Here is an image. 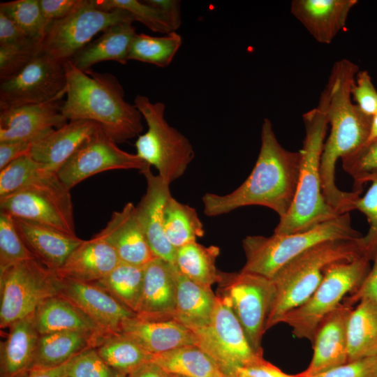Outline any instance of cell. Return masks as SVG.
<instances>
[{"instance_id": "cell-2", "label": "cell", "mask_w": 377, "mask_h": 377, "mask_svg": "<svg viewBox=\"0 0 377 377\" xmlns=\"http://www.w3.org/2000/svg\"><path fill=\"white\" fill-rule=\"evenodd\" d=\"M261 145L256 164L247 179L226 195L205 193L203 212L207 216L228 214L236 209L259 205L283 217L293 203L297 189L301 154L283 148L276 139L271 121L262 124Z\"/></svg>"}, {"instance_id": "cell-54", "label": "cell", "mask_w": 377, "mask_h": 377, "mask_svg": "<svg viewBox=\"0 0 377 377\" xmlns=\"http://www.w3.org/2000/svg\"><path fill=\"white\" fill-rule=\"evenodd\" d=\"M145 1L161 11L172 31H176L179 28L182 24L179 1L147 0Z\"/></svg>"}, {"instance_id": "cell-46", "label": "cell", "mask_w": 377, "mask_h": 377, "mask_svg": "<svg viewBox=\"0 0 377 377\" xmlns=\"http://www.w3.org/2000/svg\"><path fill=\"white\" fill-rule=\"evenodd\" d=\"M355 209L363 213L369 223L368 232L362 239L367 254L372 261L377 253V179L371 182V185L362 197L360 195L355 200Z\"/></svg>"}, {"instance_id": "cell-10", "label": "cell", "mask_w": 377, "mask_h": 377, "mask_svg": "<svg viewBox=\"0 0 377 377\" xmlns=\"http://www.w3.org/2000/svg\"><path fill=\"white\" fill-rule=\"evenodd\" d=\"M59 277L36 259L0 270V327L34 314L47 298L58 295Z\"/></svg>"}, {"instance_id": "cell-42", "label": "cell", "mask_w": 377, "mask_h": 377, "mask_svg": "<svg viewBox=\"0 0 377 377\" xmlns=\"http://www.w3.org/2000/svg\"><path fill=\"white\" fill-rule=\"evenodd\" d=\"M31 259L36 258L20 237L14 217L0 211V270Z\"/></svg>"}, {"instance_id": "cell-52", "label": "cell", "mask_w": 377, "mask_h": 377, "mask_svg": "<svg viewBox=\"0 0 377 377\" xmlns=\"http://www.w3.org/2000/svg\"><path fill=\"white\" fill-rule=\"evenodd\" d=\"M31 38L8 16L0 11V45L20 43Z\"/></svg>"}, {"instance_id": "cell-53", "label": "cell", "mask_w": 377, "mask_h": 377, "mask_svg": "<svg viewBox=\"0 0 377 377\" xmlns=\"http://www.w3.org/2000/svg\"><path fill=\"white\" fill-rule=\"evenodd\" d=\"M31 145L29 141L0 142V170L15 159L28 155Z\"/></svg>"}, {"instance_id": "cell-35", "label": "cell", "mask_w": 377, "mask_h": 377, "mask_svg": "<svg viewBox=\"0 0 377 377\" xmlns=\"http://www.w3.org/2000/svg\"><path fill=\"white\" fill-rule=\"evenodd\" d=\"M164 230L168 240L176 249L196 242L197 238L205 234L195 209L172 195L164 208Z\"/></svg>"}, {"instance_id": "cell-36", "label": "cell", "mask_w": 377, "mask_h": 377, "mask_svg": "<svg viewBox=\"0 0 377 377\" xmlns=\"http://www.w3.org/2000/svg\"><path fill=\"white\" fill-rule=\"evenodd\" d=\"M95 348L109 366L126 376L154 356L121 333L103 336Z\"/></svg>"}, {"instance_id": "cell-43", "label": "cell", "mask_w": 377, "mask_h": 377, "mask_svg": "<svg viewBox=\"0 0 377 377\" xmlns=\"http://www.w3.org/2000/svg\"><path fill=\"white\" fill-rule=\"evenodd\" d=\"M44 168L29 154L12 161L0 170V197L23 187Z\"/></svg>"}, {"instance_id": "cell-11", "label": "cell", "mask_w": 377, "mask_h": 377, "mask_svg": "<svg viewBox=\"0 0 377 377\" xmlns=\"http://www.w3.org/2000/svg\"><path fill=\"white\" fill-rule=\"evenodd\" d=\"M217 283L216 295L229 304L253 349L263 355L262 339L274 297L272 279L241 270L221 272Z\"/></svg>"}, {"instance_id": "cell-38", "label": "cell", "mask_w": 377, "mask_h": 377, "mask_svg": "<svg viewBox=\"0 0 377 377\" xmlns=\"http://www.w3.org/2000/svg\"><path fill=\"white\" fill-rule=\"evenodd\" d=\"M182 43L176 31L163 36L136 34L130 47L128 60L166 67L172 62Z\"/></svg>"}, {"instance_id": "cell-50", "label": "cell", "mask_w": 377, "mask_h": 377, "mask_svg": "<svg viewBox=\"0 0 377 377\" xmlns=\"http://www.w3.org/2000/svg\"><path fill=\"white\" fill-rule=\"evenodd\" d=\"M372 261L374 264L361 286L343 300L350 306L364 299L372 300L377 304V253Z\"/></svg>"}, {"instance_id": "cell-27", "label": "cell", "mask_w": 377, "mask_h": 377, "mask_svg": "<svg viewBox=\"0 0 377 377\" xmlns=\"http://www.w3.org/2000/svg\"><path fill=\"white\" fill-rule=\"evenodd\" d=\"M0 346V377H25L31 368L40 337L33 315L9 327Z\"/></svg>"}, {"instance_id": "cell-9", "label": "cell", "mask_w": 377, "mask_h": 377, "mask_svg": "<svg viewBox=\"0 0 377 377\" xmlns=\"http://www.w3.org/2000/svg\"><path fill=\"white\" fill-rule=\"evenodd\" d=\"M70 191L56 172L45 168L23 187L0 197L1 211L75 236Z\"/></svg>"}, {"instance_id": "cell-5", "label": "cell", "mask_w": 377, "mask_h": 377, "mask_svg": "<svg viewBox=\"0 0 377 377\" xmlns=\"http://www.w3.org/2000/svg\"><path fill=\"white\" fill-rule=\"evenodd\" d=\"M305 128L301 163L295 197L287 214L276 226L274 233L290 234L307 230L340 215L325 201L320 172L321 154L328 121L318 104L302 116Z\"/></svg>"}, {"instance_id": "cell-28", "label": "cell", "mask_w": 377, "mask_h": 377, "mask_svg": "<svg viewBox=\"0 0 377 377\" xmlns=\"http://www.w3.org/2000/svg\"><path fill=\"white\" fill-rule=\"evenodd\" d=\"M173 266L176 282L174 319L194 332L210 323L216 295L213 293L211 286L189 279Z\"/></svg>"}, {"instance_id": "cell-44", "label": "cell", "mask_w": 377, "mask_h": 377, "mask_svg": "<svg viewBox=\"0 0 377 377\" xmlns=\"http://www.w3.org/2000/svg\"><path fill=\"white\" fill-rule=\"evenodd\" d=\"M40 42L27 41L0 45V80L9 78L32 61L40 52Z\"/></svg>"}, {"instance_id": "cell-12", "label": "cell", "mask_w": 377, "mask_h": 377, "mask_svg": "<svg viewBox=\"0 0 377 377\" xmlns=\"http://www.w3.org/2000/svg\"><path fill=\"white\" fill-rule=\"evenodd\" d=\"M125 22H134L127 11L103 10L96 6L94 0H85L68 16L49 24L40 42V52L65 62L89 44L97 34Z\"/></svg>"}, {"instance_id": "cell-3", "label": "cell", "mask_w": 377, "mask_h": 377, "mask_svg": "<svg viewBox=\"0 0 377 377\" xmlns=\"http://www.w3.org/2000/svg\"><path fill=\"white\" fill-rule=\"evenodd\" d=\"M66 94L61 108L68 121L97 123L117 143L125 142L143 130L142 116L124 99V90L112 74L82 71L70 60L64 62Z\"/></svg>"}, {"instance_id": "cell-15", "label": "cell", "mask_w": 377, "mask_h": 377, "mask_svg": "<svg viewBox=\"0 0 377 377\" xmlns=\"http://www.w3.org/2000/svg\"><path fill=\"white\" fill-rule=\"evenodd\" d=\"M150 165L136 154L121 149L99 126L87 138L57 172L60 180L71 189L85 179L112 170H138Z\"/></svg>"}, {"instance_id": "cell-14", "label": "cell", "mask_w": 377, "mask_h": 377, "mask_svg": "<svg viewBox=\"0 0 377 377\" xmlns=\"http://www.w3.org/2000/svg\"><path fill=\"white\" fill-rule=\"evenodd\" d=\"M66 91L64 62L40 52L15 75L0 83V109L51 101Z\"/></svg>"}, {"instance_id": "cell-29", "label": "cell", "mask_w": 377, "mask_h": 377, "mask_svg": "<svg viewBox=\"0 0 377 377\" xmlns=\"http://www.w3.org/2000/svg\"><path fill=\"white\" fill-rule=\"evenodd\" d=\"M132 23L125 22L110 27L99 38L90 42L69 60L82 71L105 61L126 64L131 43L137 34Z\"/></svg>"}, {"instance_id": "cell-13", "label": "cell", "mask_w": 377, "mask_h": 377, "mask_svg": "<svg viewBox=\"0 0 377 377\" xmlns=\"http://www.w3.org/2000/svg\"><path fill=\"white\" fill-rule=\"evenodd\" d=\"M193 332L197 346L214 360L225 375L233 374L237 369L264 359L251 346L229 304L217 295L210 323Z\"/></svg>"}, {"instance_id": "cell-7", "label": "cell", "mask_w": 377, "mask_h": 377, "mask_svg": "<svg viewBox=\"0 0 377 377\" xmlns=\"http://www.w3.org/2000/svg\"><path fill=\"white\" fill-rule=\"evenodd\" d=\"M134 105L145 119L147 130L135 142L136 154L153 165L158 175L170 184L186 172L195 156L189 140L171 126L165 118V105L151 102L143 95H137Z\"/></svg>"}, {"instance_id": "cell-25", "label": "cell", "mask_w": 377, "mask_h": 377, "mask_svg": "<svg viewBox=\"0 0 377 377\" xmlns=\"http://www.w3.org/2000/svg\"><path fill=\"white\" fill-rule=\"evenodd\" d=\"M357 0H293L290 12L319 43L329 44L343 29Z\"/></svg>"}, {"instance_id": "cell-51", "label": "cell", "mask_w": 377, "mask_h": 377, "mask_svg": "<svg viewBox=\"0 0 377 377\" xmlns=\"http://www.w3.org/2000/svg\"><path fill=\"white\" fill-rule=\"evenodd\" d=\"M233 374L239 377H299L297 374L290 375L283 372L265 359L256 364L239 368Z\"/></svg>"}, {"instance_id": "cell-30", "label": "cell", "mask_w": 377, "mask_h": 377, "mask_svg": "<svg viewBox=\"0 0 377 377\" xmlns=\"http://www.w3.org/2000/svg\"><path fill=\"white\" fill-rule=\"evenodd\" d=\"M33 318L40 335L65 331L83 332L98 337L109 334L73 304L58 295L42 302Z\"/></svg>"}, {"instance_id": "cell-39", "label": "cell", "mask_w": 377, "mask_h": 377, "mask_svg": "<svg viewBox=\"0 0 377 377\" xmlns=\"http://www.w3.org/2000/svg\"><path fill=\"white\" fill-rule=\"evenodd\" d=\"M0 11L8 16L31 38L41 41L49 24L39 0H15L0 3Z\"/></svg>"}, {"instance_id": "cell-24", "label": "cell", "mask_w": 377, "mask_h": 377, "mask_svg": "<svg viewBox=\"0 0 377 377\" xmlns=\"http://www.w3.org/2000/svg\"><path fill=\"white\" fill-rule=\"evenodd\" d=\"M120 333L152 355L198 343L195 334L175 319L147 320L135 316L122 324Z\"/></svg>"}, {"instance_id": "cell-40", "label": "cell", "mask_w": 377, "mask_h": 377, "mask_svg": "<svg viewBox=\"0 0 377 377\" xmlns=\"http://www.w3.org/2000/svg\"><path fill=\"white\" fill-rule=\"evenodd\" d=\"M341 160L343 170L353 179V191L361 193L367 182L377 179V139L367 141Z\"/></svg>"}, {"instance_id": "cell-41", "label": "cell", "mask_w": 377, "mask_h": 377, "mask_svg": "<svg viewBox=\"0 0 377 377\" xmlns=\"http://www.w3.org/2000/svg\"><path fill=\"white\" fill-rule=\"evenodd\" d=\"M96 6L105 11L124 10L152 31L168 34L173 32L164 15L158 8L145 1L137 0H94Z\"/></svg>"}, {"instance_id": "cell-49", "label": "cell", "mask_w": 377, "mask_h": 377, "mask_svg": "<svg viewBox=\"0 0 377 377\" xmlns=\"http://www.w3.org/2000/svg\"><path fill=\"white\" fill-rule=\"evenodd\" d=\"M85 0H39L43 16L50 22L64 18L84 3Z\"/></svg>"}, {"instance_id": "cell-33", "label": "cell", "mask_w": 377, "mask_h": 377, "mask_svg": "<svg viewBox=\"0 0 377 377\" xmlns=\"http://www.w3.org/2000/svg\"><path fill=\"white\" fill-rule=\"evenodd\" d=\"M168 374L185 377H226L223 371L197 345L182 346L154 355L152 360Z\"/></svg>"}, {"instance_id": "cell-37", "label": "cell", "mask_w": 377, "mask_h": 377, "mask_svg": "<svg viewBox=\"0 0 377 377\" xmlns=\"http://www.w3.org/2000/svg\"><path fill=\"white\" fill-rule=\"evenodd\" d=\"M144 273L145 266L121 262L106 276L91 283L103 289L135 313L141 296Z\"/></svg>"}, {"instance_id": "cell-57", "label": "cell", "mask_w": 377, "mask_h": 377, "mask_svg": "<svg viewBox=\"0 0 377 377\" xmlns=\"http://www.w3.org/2000/svg\"><path fill=\"white\" fill-rule=\"evenodd\" d=\"M374 139H377V111L372 116L369 135L367 141Z\"/></svg>"}, {"instance_id": "cell-26", "label": "cell", "mask_w": 377, "mask_h": 377, "mask_svg": "<svg viewBox=\"0 0 377 377\" xmlns=\"http://www.w3.org/2000/svg\"><path fill=\"white\" fill-rule=\"evenodd\" d=\"M119 263L114 249L95 235L84 240L54 272L62 279L94 283L106 276Z\"/></svg>"}, {"instance_id": "cell-32", "label": "cell", "mask_w": 377, "mask_h": 377, "mask_svg": "<svg viewBox=\"0 0 377 377\" xmlns=\"http://www.w3.org/2000/svg\"><path fill=\"white\" fill-rule=\"evenodd\" d=\"M348 361L377 356V304L360 300L353 308L347 327Z\"/></svg>"}, {"instance_id": "cell-34", "label": "cell", "mask_w": 377, "mask_h": 377, "mask_svg": "<svg viewBox=\"0 0 377 377\" xmlns=\"http://www.w3.org/2000/svg\"><path fill=\"white\" fill-rule=\"evenodd\" d=\"M218 246H205L196 242L176 249L174 265L189 279L207 286L218 283L221 272L216 266Z\"/></svg>"}, {"instance_id": "cell-21", "label": "cell", "mask_w": 377, "mask_h": 377, "mask_svg": "<svg viewBox=\"0 0 377 377\" xmlns=\"http://www.w3.org/2000/svg\"><path fill=\"white\" fill-rule=\"evenodd\" d=\"M176 282L174 266L156 258L145 266L136 316L147 320L174 319Z\"/></svg>"}, {"instance_id": "cell-16", "label": "cell", "mask_w": 377, "mask_h": 377, "mask_svg": "<svg viewBox=\"0 0 377 377\" xmlns=\"http://www.w3.org/2000/svg\"><path fill=\"white\" fill-rule=\"evenodd\" d=\"M58 295L73 304L106 334L120 333L122 324L136 316L135 313L91 283L59 277Z\"/></svg>"}, {"instance_id": "cell-20", "label": "cell", "mask_w": 377, "mask_h": 377, "mask_svg": "<svg viewBox=\"0 0 377 377\" xmlns=\"http://www.w3.org/2000/svg\"><path fill=\"white\" fill-rule=\"evenodd\" d=\"M96 236L114 249L121 263L145 266L157 258L148 244L132 202L114 212L105 228Z\"/></svg>"}, {"instance_id": "cell-55", "label": "cell", "mask_w": 377, "mask_h": 377, "mask_svg": "<svg viewBox=\"0 0 377 377\" xmlns=\"http://www.w3.org/2000/svg\"><path fill=\"white\" fill-rule=\"evenodd\" d=\"M127 377H170V374L157 364L150 361L133 370Z\"/></svg>"}, {"instance_id": "cell-1", "label": "cell", "mask_w": 377, "mask_h": 377, "mask_svg": "<svg viewBox=\"0 0 377 377\" xmlns=\"http://www.w3.org/2000/svg\"><path fill=\"white\" fill-rule=\"evenodd\" d=\"M358 69L348 59L337 61L318 103L324 109L330 125L320 158L322 191L326 202L338 215L354 210V202L361 193L343 191L337 187V161L367 142L372 119L351 101L350 89Z\"/></svg>"}, {"instance_id": "cell-58", "label": "cell", "mask_w": 377, "mask_h": 377, "mask_svg": "<svg viewBox=\"0 0 377 377\" xmlns=\"http://www.w3.org/2000/svg\"><path fill=\"white\" fill-rule=\"evenodd\" d=\"M170 374V377H185L183 376H179V375H176V374Z\"/></svg>"}, {"instance_id": "cell-56", "label": "cell", "mask_w": 377, "mask_h": 377, "mask_svg": "<svg viewBox=\"0 0 377 377\" xmlns=\"http://www.w3.org/2000/svg\"><path fill=\"white\" fill-rule=\"evenodd\" d=\"M68 362L57 367L30 371L25 377H68Z\"/></svg>"}, {"instance_id": "cell-47", "label": "cell", "mask_w": 377, "mask_h": 377, "mask_svg": "<svg viewBox=\"0 0 377 377\" xmlns=\"http://www.w3.org/2000/svg\"><path fill=\"white\" fill-rule=\"evenodd\" d=\"M350 91L355 104L364 114L372 117L376 112L377 91L368 71L357 72Z\"/></svg>"}, {"instance_id": "cell-31", "label": "cell", "mask_w": 377, "mask_h": 377, "mask_svg": "<svg viewBox=\"0 0 377 377\" xmlns=\"http://www.w3.org/2000/svg\"><path fill=\"white\" fill-rule=\"evenodd\" d=\"M102 337L77 331L40 335L29 373L63 365L83 350L96 348Z\"/></svg>"}, {"instance_id": "cell-6", "label": "cell", "mask_w": 377, "mask_h": 377, "mask_svg": "<svg viewBox=\"0 0 377 377\" xmlns=\"http://www.w3.org/2000/svg\"><path fill=\"white\" fill-rule=\"evenodd\" d=\"M362 233L353 228L349 213L321 223L307 230L269 237L250 235L242 240L246 263L241 271L272 279L290 260L329 240L357 239Z\"/></svg>"}, {"instance_id": "cell-17", "label": "cell", "mask_w": 377, "mask_h": 377, "mask_svg": "<svg viewBox=\"0 0 377 377\" xmlns=\"http://www.w3.org/2000/svg\"><path fill=\"white\" fill-rule=\"evenodd\" d=\"M66 91L55 98L37 104L26 105L0 112V142H33L52 130L68 123L61 108Z\"/></svg>"}, {"instance_id": "cell-59", "label": "cell", "mask_w": 377, "mask_h": 377, "mask_svg": "<svg viewBox=\"0 0 377 377\" xmlns=\"http://www.w3.org/2000/svg\"><path fill=\"white\" fill-rule=\"evenodd\" d=\"M226 377H239L236 374L226 375Z\"/></svg>"}, {"instance_id": "cell-8", "label": "cell", "mask_w": 377, "mask_h": 377, "mask_svg": "<svg viewBox=\"0 0 377 377\" xmlns=\"http://www.w3.org/2000/svg\"><path fill=\"white\" fill-rule=\"evenodd\" d=\"M371 261L364 256L330 265L312 295L303 304L288 312L281 323L290 326L295 337L306 339L312 344L323 319L361 286L370 270Z\"/></svg>"}, {"instance_id": "cell-18", "label": "cell", "mask_w": 377, "mask_h": 377, "mask_svg": "<svg viewBox=\"0 0 377 377\" xmlns=\"http://www.w3.org/2000/svg\"><path fill=\"white\" fill-rule=\"evenodd\" d=\"M353 306L342 302L319 324L312 343L313 354L299 377H314L348 361L347 327Z\"/></svg>"}, {"instance_id": "cell-4", "label": "cell", "mask_w": 377, "mask_h": 377, "mask_svg": "<svg viewBox=\"0 0 377 377\" xmlns=\"http://www.w3.org/2000/svg\"><path fill=\"white\" fill-rule=\"evenodd\" d=\"M362 238L319 243L279 269L271 279L274 297L266 323V331L281 323L288 312L303 304L312 295L330 265L364 256L369 257Z\"/></svg>"}, {"instance_id": "cell-22", "label": "cell", "mask_w": 377, "mask_h": 377, "mask_svg": "<svg viewBox=\"0 0 377 377\" xmlns=\"http://www.w3.org/2000/svg\"><path fill=\"white\" fill-rule=\"evenodd\" d=\"M100 126L88 120H72L31 142L29 155L46 170L57 173L81 144Z\"/></svg>"}, {"instance_id": "cell-19", "label": "cell", "mask_w": 377, "mask_h": 377, "mask_svg": "<svg viewBox=\"0 0 377 377\" xmlns=\"http://www.w3.org/2000/svg\"><path fill=\"white\" fill-rule=\"evenodd\" d=\"M147 182L145 195L135 206L138 220L151 250L157 258L174 265L176 249L168 240L164 230V208L171 196L170 184L150 168L141 172Z\"/></svg>"}, {"instance_id": "cell-45", "label": "cell", "mask_w": 377, "mask_h": 377, "mask_svg": "<svg viewBox=\"0 0 377 377\" xmlns=\"http://www.w3.org/2000/svg\"><path fill=\"white\" fill-rule=\"evenodd\" d=\"M68 377H127L109 366L95 348L86 349L68 362Z\"/></svg>"}, {"instance_id": "cell-23", "label": "cell", "mask_w": 377, "mask_h": 377, "mask_svg": "<svg viewBox=\"0 0 377 377\" xmlns=\"http://www.w3.org/2000/svg\"><path fill=\"white\" fill-rule=\"evenodd\" d=\"M17 232L34 258L56 272L83 239L33 221L15 218Z\"/></svg>"}, {"instance_id": "cell-48", "label": "cell", "mask_w": 377, "mask_h": 377, "mask_svg": "<svg viewBox=\"0 0 377 377\" xmlns=\"http://www.w3.org/2000/svg\"><path fill=\"white\" fill-rule=\"evenodd\" d=\"M314 377H377V356L347 362Z\"/></svg>"}]
</instances>
